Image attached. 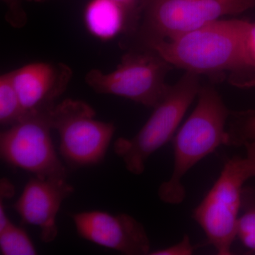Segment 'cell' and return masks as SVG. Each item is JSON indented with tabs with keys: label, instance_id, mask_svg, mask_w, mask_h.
I'll list each match as a JSON object with an SVG mask.
<instances>
[{
	"label": "cell",
	"instance_id": "obj_3",
	"mask_svg": "<svg viewBox=\"0 0 255 255\" xmlns=\"http://www.w3.org/2000/svg\"><path fill=\"white\" fill-rule=\"evenodd\" d=\"M199 74L186 71L154 111L145 125L131 138L119 137L114 152L130 173L141 174L147 159L172 140L179 124L200 90Z\"/></svg>",
	"mask_w": 255,
	"mask_h": 255
},
{
	"label": "cell",
	"instance_id": "obj_18",
	"mask_svg": "<svg viewBox=\"0 0 255 255\" xmlns=\"http://www.w3.org/2000/svg\"><path fill=\"white\" fill-rule=\"evenodd\" d=\"M246 58L253 86H255V22L251 23L247 32L246 43Z\"/></svg>",
	"mask_w": 255,
	"mask_h": 255
},
{
	"label": "cell",
	"instance_id": "obj_5",
	"mask_svg": "<svg viewBox=\"0 0 255 255\" xmlns=\"http://www.w3.org/2000/svg\"><path fill=\"white\" fill-rule=\"evenodd\" d=\"M255 9V0H140L147 45L172 39L228 15Z\"/></svg>",
	"mask_w": 255,
	"mask_h": 255
},
{
	"label": "cell",
	"instance_id": "obj_16",
	"mask_svg": "<svg viewBox=\"0 0 255 255\" xmlns=\"http://www.w3.org/2000/svg\"><path fill=\"white\" fill-rule=\"evenodd\" d=\"M236 234L243 246L255 253V204L247 206L239 216Z\"/></svg>",
	"mask_w": 255,
	"mask_h": 255
},
{
	"label": "cell",
	"instance_id": "obj_4",
	"mask_svg": "<svg viewBox=\"0 0 255 255\" xmlns=\"http://www.w3.org/2000/svg\"><path fill=\"white\" fill-rule=\"evenodd\" d=\"M253 177L248 159L234 157L226 162L219 178L193 218L205 233L208 242L220 255L232 254L243 199V184Z\"/></svg>",
	"mask_w": 255,
	"mask_h": 255
},
{
	"label": "cell",
	"instance_id": "obj_12",
	"mask_svg": "<svg viewBox=\"0 0 255 255\" xmlns=\"http://www.w3.org/2000/svg\"><path fill=\"white\" fill-rule=\"evenodd\" d=\"M83 21L89 33L103 41L130 28L127 11L114 0H90L84 9Z\"/></svg>",
	"mask_w": 255,
	"mask_h": 255
},
{
	"label": "cell",
	"instance_id": "obj_1",
	"mask_svg": "<svg viewBox=\"0 0 255 255\" xmlns=\"http://www.w3.org/2000/svg\"><path fill=\"white\" fill-rule=\"evenodd\" d=\"M251 22L219 19L172 39L151 42L150 49L171 65L199 74L232 72L234 85L253 87L247 66L245 43Z\"/></svg>",
	"mask_w": 255,
	"mask_h": 255
},
{
	"label": "cell",
	"instance_id": "obj_9",
	"mask_svg": "<svg viewBox=\"0 0 255 255\" xmlns=\"http://www.w3.org/2000/svg\"><path fill=\"white\" fill-rule=\"evenodd\" d=\"M73 219L79 236L86 241L124 255H150L145 228L129 215L90 211L74 214Z\"/></svg>",
	"mask_w": 255,
	"mask_h": 255
},
{
	"label": "cell",
	"instance_id": "obj_6",
	"mask_svg": "<svg viewBox=\"0 0 255 255\" xmlns=\"http://www.w3.org/2000/svg\"><path fill=\"white\" fill-rule=\"evenodd\" d=\"M95 117L91 106L71 99L63 100L50 112L52 128L60 137V154L71 167L95 165L105 159L116 128Z\"/></svg>",
	"mask_w": 255,
	"mask_h": 255
},
{
	"label": "cell",
	"instance_id": "obj_13",
	"mask_svg": "<svg viewBox=\"0 0 255 255\" xmlns=\"http://www.w3.org/2000/svg\"><path fill=\"white\" fill-rule=\"evenodd\" d=\"M24 115L9 73L3 74L0 77V123L10 127L21 120Z\"/></svg>",
	"mask_w": 255,
	"mask_h": 255
},
{
	"label": "cell",
	"instance_id": "obj_22",
	"mask_svg": "<svg viewBox=\"0 0 255 255\" xmlns=\"http://www.w3.org/2000/svg\"><path fill=\"white\" fill-rule=\"evenodd\" d=\"M1 198H9L14 194V188L13 187L12 184L9 182L7 179L3 178L1 179Z\"/></svg>",
	"mask_w": 255,
	"mask_h": 255
},
{
	"label": "cell",
	"instance_id": "obj_8",
	"mask_svg": "<svg viewBox=\"0 0 255 255\" xmlns=\"http://www.w3.org/2000/svg\"><path fill=\"white\" fill-rule=\"evenodd\" d=\"M50 112L25 114L0 134L1 158L38 177L67 178L51 137Z\"/></svg>",
	"mask_w": 255,
	"mask_h": 255
},
{
	"label": "cell",
	"instance_id": "obj_20",
	"mask_svg": "<svg viewBox=\"0 0 255 255\" xmlns=\"http://www.w3.org/2000/svg\"><path fill=\"white\" fill-rule=\"evenodd\" d=\"M123 6L127 11L129 18L130 28H135L137 21L140 18V0H114Z\"/></svg>",
	"mask_w": 255,
	"mask_h": 255
},
{
	"label": "cell",
	"instance_id": "obj_10",
	"mask_svg": "<svg viewBox=\"0 0 255 255\" xmlns=\"http://www.w3.org/2000/svg\"><path fill=\"white\" fill-rule=\"evenodd\" d=\"M66 179L34 176L13 205L23 223L39 228L44 243L54 241L58 236L57 215L63 201L73 193V186Z\"/></svg>",
	"mask_w": 255,
	"mask_h": 255
},
{
	"label": "cell",
	"instance_id": "obj_23",
	"mask_svg": "<svg viewBox=\"0 0 255 255\" xmlns=\"http://www.w3.org/2000/svg\"><path fill=\"white\" fill-rule=\"evenodd\" d=\"M25 1H32V2L42 3L46 1H50V0H25Z\"/></svg>",
	"mask_w": 255,
	"mask_h": 255
},
{
	"label": "cell",
	"instance_id": "obj_2",
	"mask_svg": "<svg viewBox=\"0 0 255 255\" xmlns=\"http://www.w3.org/2000/svg\"><path fill=\"white\" fill-rule=\"evenodd\" d=\"M231 114L214 88L201 87L197 105L172 139L173 172L169 180L159 187L161 201L179 204L184 200L182 179L186 174L219 146L228 145L226 126Z\"/></svg>",
	"mask_w": 255,
	"mask_h": 255
},
{
	"label": "cell",
	"instance_id": "obj_11",
	"mask_svg": "<svg viewBox=\"0 0 255 255\" xmlns=\"http://www.w3.org/2000/svg\"><path fill=\"white\" fill-rule=\"evenodd\" d=\"M25 114L50 112L73 76L66 64L35 62L9 72Z\"/></svg>",
	"mask_w": 255,
	"mask_h": 255
},
{
	"label": "cell",
	"instance_id": "obj_14",
	"mask_svg": "<svg viewBox=\"0 0 255 255\" xmlns=\"http://www.w3.org/2000/svg\"><path fill=\"white\" fill-rule=\"evenodd\" d=\"M0 252L3 255H34V245L24 229L10 223L0 231Z\"/></svg>",
	"mask_w": 255,
	"mask_h": 255
},
{
	"label": "cell",
	"instance_id": "obj_15",
	"mask_svg": "<svg viewBox=\"0 0 255 255\" xmlns=\"http://www.w3.org/2000/svg\"><path fill=\"white\" fill-rule=\"evenodd\" d=\"M232 121L227 130L228 145L245 146L255 140V111L231 113Z\"/></svg>",
	"mask_w": 255,
	"mask_h": 255
},
{
	"label": "cell",
	"instance_id": "obj_21",
	"mask_svg": "<svg viewBox=\"0 0 255 255\" xmlns=\"http://www.w3.org/2000/svg\"><path fill=\"white\" fill-rule=\"evenodd\" d=\"M244 147L246 148V158L251 166L253 177H255V140L248 142Z\"/></svg>",
	"mask_w": 255,
	"mask_h": 255
},
{
	"label": "cell",
	"instance_id": "obj_17",
	"mask_svg": "<svg viewBox=\"0 0 255 255\" xmlns=\"http://www.w3.org/2000/svg\"><path fill=\"white\" fill-rule=\"evenodd\" d=\"M6 6L4 18L13 28H21L27 23L28 16L23 6L25 0H1Z\"/></svg>",
	"mask_w": 255,
	"mask_h": 255
},
{
	"label": "cell",
	"instance_id": "obj_7",
	"mask_svg": "<svg viewBox=\"0 0 255 255\" xmlns=\"http://www.w3.org/2000/svg\"><path fill=\"white\" fill-rule=\"evenodd\" d=\"M152 51L128 53L111 73L92 69L85 82L97 93L119 96L154 108L170 87L165 83V77L171 65Z\"/></svg>",
	"mask_w": 255,
	"mask_h": 255
},
{
	"label": "cell",
	"instance_id": "obj_19",
	"mask_svg": "<svg viewBox=\"0 0 255 255\" xmlns=\"http://www.w3.org/2000/svg\"><path fill=\"white\" fill-rule=\"evenodd\" d=\"M194 247L191 245L187 235L184 236L182 241L174 246L150 252L151 255H191L194 253Z\"/></svg>",
	"mask_w": 255,
	"mask_h": 255
}]
</instances>
